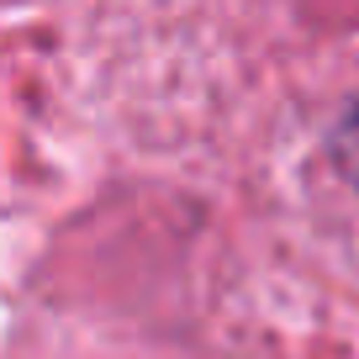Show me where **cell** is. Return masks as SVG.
<instances>
[{
  "label": "cell",
  "instance_id": "obj_1",
  "mask_svg": "<svg viewBox=\"0 0 359 359\" xmlns=\"http://www.w3.org/2000/svg\"><path fill=\"white\" fill-rule=\"evenodd\" d=\"M333 158H338V169H344V175L359 185V101L348 106L344 127L333 133Z\"/></svg>",
  "mask_w": 359,
  "mask_h": 359
}]
</instances>
